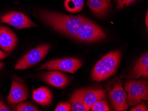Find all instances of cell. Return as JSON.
I'll return each mask as SVG.
<instances>
[{"label":"cell","mask_w":148,"mask_h":111,"mask_svg":"<svg viewBox=\"0 0 148 111\" xmlns=\"http://www.w3.org/2000/svg\"><path fill=\"white\" fill-rule=\"evenodd\" d=\"M10 55V54L5 53L0 50V60L5 59Z\"/></svg>","instance_id":"cell-24"},{"label":"cell","mask_w":148,"mask_h":111,"mask_svg":"<svg viewBox=\"0 0 148 111\" xmlns=\"http://www.w3.org/2000/svg\"><path fill=\"white\" fill-rule=\"evenodd\" d=\"M136 1V0H118L116 6V10H121L123 8L127 7Z\"/></svg>","instance_id":"cell-21"},{"label":"cell","mask_w":148,"mask_h":111,"mask_svg":"<svg viewBox=\"0 0 148 111\" xmlns=\"http://www.w3.org/2000/svg\"><path fill=\"white\" fill-rule=\"evenodd\" d=\"M32 98L35 101L41 106H46L52 101V94L50 90L45 87L35 89L32 93Z\"/></svg>","instance_id":"cell-15"},{"label":"cell","mask_w":148,"mask_h":111,"mask_svg":"<svg viewBox=\"0 0 148 111\" xmlns=\"http://www.w3.org/2000/svg\"><path fill=\"white\" fill-rule=\"evenodd\" d=\"M109 98L115 111H126L128 104L127 95L123 87V81L119 78H114L107 84Z\"/></svg>","instance_id":"cell-3"},{"label":"cell","mask_w":148,"mask_h":111,"mask_svg":"<svg viewBox=\"0 0 148 111\" xmlns=\"http://www.w3.org/2000/svg\"><path fill=\"white\" fill-rule=\"evenodd\" d=\"M16 111H39L35 106L28 102L20 103L17 104L15 108Z\"/></svg>","instance_id":"cell-19"},{"label":"cell","mask_w":148,"mask_h":111,"mask_svg":"<svg viewBox=\"0 0 148 111\" xmlns=\"http://www.w3.org/2000/svg\"><path fill=\"white\" fill-rule=\"evenodd\" d=\"M90 110L92 111H109L111 109L109 106L107 101L106 100H100L92 105Z\"/></svg>","instance_id":"cell-18"},{"label":"cell","mask_w":148,"mask_h":111,"mask_svg":"<svg viewBox=\"0 0 148 111\" xmlns=\"http://www.w3.org/2000/svg\"><path fill=\"white\" fill-rule=\"evenodd\" d=\"M82 97L84 106L86 111H89L92 105L99 100L105 99L106 95L103 89H84Z\"/></svg>","instance_id":"cell-12"},{"label":"cell","mask_w":148,"mask_h":111,"mask_svg":"<svg viewBox=\"0 0 148 111\" xmlns=\"http://www.w3.org/2000/svg\"><path fill=\"white\" fill-rule=\"evenodd\" d=\"M18 39L14 33L9 28L0 26V47L7 53L15 48Z\"/></svg>","instance_id":"cell-10"},{"label":"cell","mask_w":148,"mask_h":111,"mask_svg":"<svg viewBox=\"0 0 148 111\" xmlns=\"http://www.w3.org/2000/svg\"><path fill=\"white\" fill-rule=\"evenodd\" d=\"M84 89H78L75 92L70 98L72 111H87L84 106L83 101Z\"/></svg>","instance_id":"cell-16"},{"label":"cell","mask_w":148,"mask_h":111,"mask_svg":"<svg viewBox=\"0 0 148 111\" xmlns=\"http://www.w3.org/2000/svg\"><path fill=\"white\" fill-rule=\"evenodd\" d=\"M131 111H147L148 108H147V106L145 104V103L144 102H142V103L138 104V106H136L135 107L131 109Z\"/></svg>","instance_id":"cell-22"},{"label":"cell","mask_w":148,"mask_h":111,"mask_svg":"<svg viewBox=\"0 0 148 111\" xmlns=\"http://www.w3.org/2000/svg\"><path fill=\"white\" fill-rule=\"evenodd\" d=\"M29 94L25 86L18 80H13L9 96L6 98L8 103L16 104L28 98Z\"/></svg>","instance_id":"cell-9"},{"label":"cell","mask_w":148,"mask_h":111,"mask_svg":"<svg viewBox=\"0 0 148 111\" xmlns=\"http://www.w3.org/2000/svg\"><path fill=\"white\" fill-rule=\"evenodd\" d=\"M50 48L49 45H44L32 50L16 63L15 69H25L34 66L46 56Z\"/></svg>","instance_id":"cell-6"},{"label":"cell","mask_w":148,"mask_h":111,"mask_svg":"<svg viewBox=\"0 0 148 111\" xmlns=\"http://www.w3.org/2000/svg\"><path fill=\"white\" fill-rule=\"evenodd\" d=\"M4 66V64L2 62H0V69H1Z\"/></svg>","instance_id":"cell-26"},{"label":"cell","mask_w":148,"mask_h":111,"mask_svg":"<svg viewBox=\"0 0 148 111\" xmlns=\"http://www.w3.org/2000/svg\"><path fill=\"white\" fill-rule=\"evenodd\" d=\"M89 8L99 17L106 15L111 7L110 0H87Z\"/></svg>","instance_id":"cell-14"},{"label":"cell","mask_w":148,"mask_h":111,"mask_svg":"<svg viewBox=\"0 0 148 111\" xmlns=\"http://www.w3.org/2000/svg\"><path fill=\"white\" fill-rule=\"evenodd\" d=\"M84 0H65L64 6L66 10L71 13H77L83 10Z\"/></svg>","instance_id":"cell-17"},{"label":"cell","mask_w":148,"mask_h":111,"mask_svg":"<svg viewBox=\"0 0 148 111\" xmlns=\"http://www.w3.org/2000/svg\"><path fill=\"white\" fill-rule=\"evenodd\" d=\"M106 37L103 30L86 18L80 26L74 39L83 42H94L103 40Z\"/></svg>","instance_id":"cell-5"},{"label":"cell","mask_w":148,"mask_h":111,"mask_svg":"<svg viewBox=\"0 0 148 111\" xmlns=\"http://www.w3.org/2000/svg\"><path fill=\"white\" fill-rule=\"evenodd\" d=\"M55 111H71V104L69 102H60L56 107Z\"/></svg>","instance_id":"cell-20"},{"label":"cell","mask_w":148,"mask_h":111,"mask_svg":"<svg viewBox=\"0 0 148 111\" xmlns=\"http://www.w3.org/2000/svg\"><path fill=\"white\" fill-rule=\"evenodd\" d=\"M114 1H118V0H114Z\"/></svg>","instance_id":"cell-27"},{"label":"cell","mask_w":148,"mask_h":111,"mask_svg":"<svg viewBox=\"0 0 148 111\" xmlns=\"http://www.w3.org/2000/svg\"><path fill=\"white\" fill-rule=\"evenodd\" d=\"M11 109L8 107L4 103L3 101L0 99V111H10Z\"/></svg>","instance_id":"cell-23"},{"label":"cell","mask_w":148,"mask_h":111,"mask_svg":"<svg viewBox=\"0 0 148 111\" xmlns=\"http://www.w3.org/2000/svg\"><path fill=\"white\" fill-rule=\"evenodd\" d=\"M42 79L48 84L58 88H62L69 83L67 76L60 71H51L42 75Z\"/></svg>","instance_id":"cell-13"},{"label":"cell","mask_w":148,"mask_h":111,"mask_svg":"<svg viewBox=\"0 0 148 111\" xmlns=\"http://www.w3.org/2000/svg\"><path fill=\"white\" fill-rule=\"evenodd\" d=\"M148 52L138 59L136 63L131 70V72L123 77L127 78H138L140 77L148 78Z\"/></svg>","instance_id":"cell-11"},{"label":"cell","mask_w":148,"mask_h":111,"mask_svg":"<svg viewBox=\"0 0 148 111\" xmlns=\"http://www.w3.org/2000/svg\"><path fill=\"white\" fill-rule=\"evenodd\" d=\"M124 88L128 93L127 99L129 106H135L142 100H148V84L146 80L127 81L125 84Z\"/></svg>","instance_id":"cell-4"},{"label":"cell","mask_w":148,"mask_h":111,"mask_svg":"<svg viewBox=\"0 0 148 111\" xmlns=\"http://www.w3.org/2000/svg\"><path fill=\"white\" fill-rule=\"evenodd\" d=\"M145 23L146 24V26L148 27V12H147V14H146V16H145Z\"/></svg>","instance_id":"cell-25"},{"label":"cell","mask_w":148,"mask_h":111,"mask_svg":"<svg viewBox=\"0 0 148 111\" xmlns=\"http://www.w3.org/2000/svg\"><path fill=\"white\" fill-rule=\"evenodd\" d=\"M122 56V52L115 50L106 54L97 62L91 73V78L97 82L104 81L116 72Z\"/></svg>","instance_id":"cell-2"},{"label":"cell","mask_w":148,"mask_h":111,"mask_svg":"<svg viewBox=\"0 0 148 111\" xmlns=\"http://www.w3.org/2000/svg\"><path fill=\"white\" fill-rule=\"evenodd\" d=\"M40 16L56 30L74 39L81 25L86 18L81 16H68L48 11H41Z\"/></svg>","instance_id":"cell-1"},{"label":"cell","mask_w":148,"mask_h":111,"mask_svg":"<svg viewBox=\"0 0 148 111\" xmlns=\"http://www.w3.org/2000/svg\"><path fill=\"white\" fill-rule=\"evenodd\" d=\"M0 22L9 24L17 29L36 26L29 17L18 12H11L5 14L0 19Z\"/></svg>","instance_id":"cell-8"},{"label":"cell","mask_w":148,"mask_h":111,"mask_svg":"<svg viewBox=\"0 0 148 111\" xmlns=\"http://www.w3.org/2000/svg\"><path fill=\"white\" fill-rule=\"evenodd\" d=\"M82 61L75 58H67L49 61L39 67L40 69L60 70L70 73H75L81 67Z\"/></svg>","instance_id":"cell-7"}]
</instances>
